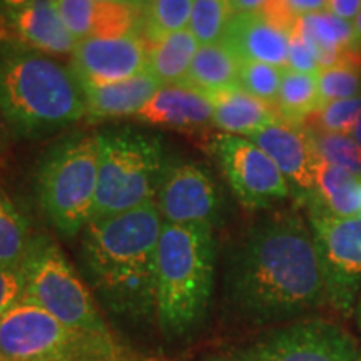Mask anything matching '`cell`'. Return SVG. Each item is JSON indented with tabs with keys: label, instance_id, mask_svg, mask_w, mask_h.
<instances>
[{
	"label": "cell",
	"instance_id": "11",
	"mask_svg": "<svg viewBox=\"0 0 361 361\" xmlns=\"http://www.w3.org/2000/svg\"><path fill=\"white\" fill-rule=\"evenodd\" d=\"M213 152L233 194L247 209H269L291 196L281 171L251 139L219 134Z\"/></svg>",
	"mask_w": 361,
	"mask_h": 361
},
{
	"label": "cell",
	"instance_id": "18",
	"mask_svg": "<svg viewBox=\"0 0 361 361\" xmlns=\"http://www.w3.org/2000/svg\"><path fill=\"white\" fill-rule=\"evenodd\" d=\"M4 24L13 34L11 39L47 56L72 54L78 42L62 22L54 0H32L17 11L6 12Z\"/></svg>",
	"mask_w": 361,
	"mask_h": 361
},
{
	"label": "cell",
	"instance_id": "28",
	"mask_svg": "<svg viewBox=\"0 0 361 361\" xmlns=\"http://www.w3.org/2000/svg\"><path fill=\"white\" fill-rule=\"evenodd\" d=\"M231 17L229 0H194L188 29L200 45L216 44L223 40Z\"/></svg>",
	"mask_w": 361,
	"mask_h": 361
},
{
	"label": "cell",
	"instance_id": "8",
	"mask_svg": "<svg viewBox=\"0 0 361 361\" xmlns=\"http://www.w3.org/2000/svg\"><path fill=\"white\" fill-rule=\"evenodd\" d=\"M22 271L24 300L32 301L67 326L112 335L92 290L75 273L54 239L32 238Z\"/></svg>",
	"mask_w": 361,
	"mask_h": 361
},
{
	"label": "cell",
	"instance_id": "44",
	"mask_svg": "<svg viewBox=\"0 0 361 361\" xmlns=\"http://www.w3.org/2000/svg\"><path fill=\"white\" fill-rule=\"evenodd\" d=\"M101 2H124V0H101Z\"/></svg>",
	"mask_w": 361,
	"mask_h": 361
},
{
	"label": "cell",
	"instance_id": "40",
	"mask_svg": "<svg viewBox=\"0 0 361 361\" xmlns=\"http://www.w3.org/2000/svg\"><path fill=\"white\" fill-rule=\"evenodd\" d=\"M355 316H356V323H358V326L361 328V293L358 298V303H356V308H355Z\"/></svg>",
	"mask_w": 361,
	"mask_h": 361
},
{
	"label": "cell",
	"instance_id": "22",
	"mask_svg": "<svg viewBox=\"0 0 361 361\" xmlns=\"http://www.w3.org/2000/svg\"><path fill=\"white\" fill-rule=\"evenodd\" d=\"M241 61L224 42L200 45L184 82L207 96L239 85Z\"/></svg>",
	"mask_w": 361,
	"mask_h": 361
},
{
	"label": "cell",
	"instance_id": "9",
	"mask_svg": "<svg viewBox=\"0 0 361 361\" xmlns=\"http://www.w3.org/2000/svg\"><path fill=\"white\" fill-rule=\"evenodd\" d=\"M326 291L338 314H355L361 293V216L340 218L316 206L306 207Z\"/></svg>",
	"mask_w": 361,
	"mask_h": 361
},
{
	"label": "cell",
	"instance_id": "24",
	"mask_svg": "<svg viewBox=\"0 0 361 361\" xmlns=\"http://www.w3.org/2000/svg\"><path fill=\"white\" fill-rule=\"evenodd\" d=\"M276 107L279 119L303 126L305 121L319 107V90L316 74L284 69Z\"/></svg>",
	"mask_w": 361,
	"mask_h": 361
},
{
	"label": "cell",
	"instance_id": "41",
	"mask_svg": "<svg viewBox=\"0 0 361 361\" xmlns=\"http://www.w3.org/2000/svg\"><path fill=\"white\" fill-rule=\"evenodd\" d=\"M353 25H355V30H356V34H358V39H360V42H361V11H360L358 16H356Z\"/></svg>",
	"mask_w": 361,
	"mask_h": 361
},
{
	"label": "cell",
	"instance_id": "35",
	"mask_svg": "<svg viewBox=\"0 0 361 361\" xmlns=\"http://www.w3.org/2000/svg\"><path fill=\"white\" fill-rule=\"evenodd\" d=\"M326 11L335 13L340 19L355 22L361 11V0H328Z\"/></svg>",
	"mask_w": 361,
	"mask_h": 361
},
{
	"label": "cell",
	"instance_id": "7",
	"mask_svg": "<svg viewBox=\"0 0 361 361\" xmlns=\"http://www.w3.org/2000/svg\"><path fill=\"white\" fill-rule=\"evenodd\" d=\"M0 361H134L112 335L71 328L32 301L0 316Z\"/></svg>",
	"mask_w": 361,
	"mask_h": 361
},
{
	"label": "cell",
	"instance_id": "45",
	"mask_svg": "<svg viewBox=\"0 0 361 361\" xmlns=\"http://www.w3.org/2000/svg\"><path fill=\"white\" fill-rule=\"evenodd\" d=\"M360 361H361V355H360Z\"/></svg>",
	"mask_w": 361,
	"mask_h": 361
},
{
	"label": "cell",
	"instance_id": "16",
	"mask_svg": "<svg viewBox=\"0 0 361 361\" xmlns=\"http://www.w3.org/2000/svg\"><path fill=\"white\" fill-rule=\"evenodd\" d=\"M54 6L75 40L141 34V8L130 4L54 0Z\"/></svg>",
	"mask_w": 361,
	"mask_h": 361
},
{
	"label": "cell",
	"instance_id": "21",
	"mask_svg": "<svg viewBox=\"0 0 361 361\" xmlns=\"http://www.w3.org/2000/svg\"><path fill=\"white\" fill-rule=\"evenodd\" d=\"M310 206H316L340 218L361 216V179L319 159L313 200L306 207Z\"/></svg>",
	"mask_w": 361,
	"mask_h": 361
},
{
	"label": "cell",
	"instance_id": "37",
	"mask_svg": "<svg viewBox=\"0 0 361 361\" xmlns=\"http://www.w3.org/2000/svg\"><path fill=\"white\" fill-rule=\"evenodd\" d=\"M12 134L13 130L11 128V124H8L6 116H4L2 111H0V157H2L4 152L7 151Z\"/></svg>",
	"mask_w": 361,
	"mask_h": 361
},
{
	"label": "cell",
	"instance_id": "43",
	"mask_svg": "<svg viewBox=\"0 0 361 361\" xmlns=\"http://www.w3.org/2000/svg\"><path fill=\"white\" fill-rule=\"evenodd\" d=\"M207 361H236V360H233L231 356H213V358H209Z\"/></svg>",
	"mask_w": 361,
	"mask_h": 361
},
{
	"label": "cell",
	"instance_id": "27",
	"mask_svg": "<svg viewBox=\"0 0 361 361\" xmlns=\"http://www.w3.org/2000/svg\"><path fill=\"white\" fill-rule=\"evenodd\" d=\"M316 156L323 162L336 166L361 179V146L351 134H331L308 130Z\"/></svg>",
	"mask_w": 361,
	"mask_h": 361
},
{
	"label": "cell",
	"instance_id": "1",
	"mask_svg": "<svg viewBox=\"0 0 361 361\" xmlns=\"http://www.w3.org/2000/svg\"><path fill=\"white\" fill-rule=\"evenodd\" d=\"M224 300L251 326L286 324L328 305L310 223L298 209L263 216L229 250Z\"/></svg>",
	"mask_w": 361,
	"mask_h": 361
},
{
	"label": "cell",
	"instance_id": "38",
	"mask_svg": "<svg viewBox=\"0 0 361 361\" xmlns=\"http://www.w3.org/2000/svg\"><path fill=\"white\" fill-rule=\"evenodd\" d=\"M32 0H0V11L4 12H12L17 11V8L27 6Z\"/></svg>",
	"mask_w": 361,
	"mask_h": 361
},
{
	"label": "cell",
	"instance_id": "33",
	"mask_svg": "<svg viewBox=\"0 0 361 361\" xmlns=\"http://www.w3.org/2000/svg\"><path fill=\"white\" fill-rule=\"evenodd\" d=\"M25 276L20 268L0 266V316L24 300Z\"/></svg>",
	"mask_w": 361,
	"mask_h": 361
},
{
	"label": "cell",
	"instance_id": "23",
	"mask_svg": "<svg viewBox=\"0 0 361 361\" xmlns=\"http://www.w3.org/2000/svg\"><path fill=\"white\" fill-rule=\"evenodd\" d=\"M147 45V72H151L162 84H178L186 80L192 59L200 49V42L189 29L179 30Z\"/></svg>",
	"mask_w": 361,
	"mask_h": 361
},
{
	"label": "cell",
	"instance_id": "25",
	"mask_svg": "<svg viewBox=\"0 0 361 361\" xmlns=\"http://www.w3.org/2000/svg\"><path fill=\"white\" fill-rule=\"evenodd\" d=\"M194 0H149L141 8V34L147 44L186 30Z\"/></svg>",
	"mask_w": 361,
	"mask_h": 361
},
{
	"label": "cell",
	"instance_id": "13",
	"mask_svg": "<svg viewBox=\"0 0 361 361\" xmlns=\"http://www.w3.org/2000/svg\"><path fill=\"white\" fill-rule=\"evenodd\" d=\"M71 69L79 82L111 84L147 72L149 45L142 35L87 37L75 42Z\"/></svg>",
	"mask_w": 361,
	"mask_h": 361
},
{
	"label": "cell",
	"instance_id": "42",
	"mask_svg": "<svg viewBox=\"0 0 361 361\" xmlns=\"http://www.w3.org/2000/svg\"><path fill=\"white\" fill-rule=\"evenodd\" d=\"M126 4H130V6L137 7V8H142L146 4L149 2V0H124Z\"/></svg>",
	"mask_w": 361,
	"mask_h": 361
},
{
	"label": "cell",
	"instance_id": "31",
	"mask_svg": "<svg viewBox=\"0 0 361 361\" xmlns=\"http://www.w3.org/2000/svg\"><path fill=\"white\" fill-rule=\"evenodd\" d=\"M284 69L264 62H241L239 69V87L261 101L274 106L281 87Z\"/></svg>",
	"mask_w": 361,
	"mask_h": 361
},
{
	"label": "cell",
	"instance_id": "14",
	"mask_svg": "<svg viewBox=\"0 0 361 361\" xmlns=\"http://www.w3.org/2000/svg\"><path fill=\"white\" fill-rule=\"evenodd\" d=\"M247 139L258 144L274 161L290 186L293 200L300 206H308L314 194L319 157L316 156L303 126L279 119L251 134Z\"/></svg>",
	"mask_w": 361,
	"mask_h": 361
},
{
	"label": "cell",
	"instance_id": "36",
	"mask_svg": "<svg viewBox=\"0 0 361 361\" xmlns=\"http://www.w3.org/2000/svg\"><path fill=\"white\" fill-rule=\"evenodd\" d=\"M271 0H229L233 13H252L261 12Z\"/></svg>",
	"mask_w": 361,
	"mask_h": 361
},
{
	"label": "cell",
	"instance_id": "17",
	"mask_svg": "<svg viewBox=\"0 0 361 361\" xmlns=\"http://www.w3.org/2000/svg\"><path fill=\"white\" fill-rule=\"evenodd\" d=\"M214 104L207 94L186 82L164 84L134 117L159 128L196 130L213 124Z\"/></svg>",
	"mask_w": 361,
	"mask_h": 361
},
{
	"label": "cell",
	"instance_id": "12",
	"mask_svg": "<svg viewBox=\"0 0 361 361\" xmlns=\"http://www.w3.org/2000/svg\"><path fill=\"white\" fill-rule=\"evenodd\" d=\"M162 223L214 228L223 201L213 176L197 162H171L156 197Z\"/></svg>",
	"mask_w": 361,
	"mask_h": 361
},
{
	"label": "cell",
	"instance_id": "34",
	"mask_svg": "<svg viewBox=\"0 0 361 361\" xmlns=\"http://www.w3.org/2000/svg\"><path fill=\"white\" fill-rule=\"evenodd\" d=\"M283 2L296 19L310 13L324 12L328 8V0H283Z\"/></svg>",
	"mask_w": 361,
	"mask_h": 361
},
{
	"label": "cell",
	"instance_id": "29",
	"mask_svg": "<svg viewBox=\"0 0 361 361\" xmlns=\"http://www.w3.org/2000/svg\"><path fill=\"white\" fill-rule=\"evenodd\" d=\"M361 119V94L350 99H340L323 104L305 121L308 130L331 134H351Z\"/></svg>",
	"mask_w": 361,
	"mask_h": 361
},
{
	"label": "cell",
	"instance_id": "30",
	"mask_svg": "<svg viewBox=\"0 0 361 361\" xmlns=\"http://www.w3.org/2000/svg\"><path fill=\"white\" fill-rule=\"evenodd\" d=\"M316 78H318L319 106L361 94V66H333L319 71Z\"/></svg>",
	"mask_w": 361,
	"mask_h": 361
},
{
	"label": "cell",
	"instance_id": "32",
	"mask_svg": "<svg viewBox=\"0 0 361 361\" xmlns=\"http://www.w3.org/2000/svg\"><path fill=\"white\" fill-rule=\"evenodd\" d=\"M286 69L296 72H306V74H318L319 61L318 52L313 44L308 42L300 34L291 30L290 34V49H288V67Z\"/></svg>",
	"mask_w": 361,
	"mask_h": 361
},
{
	"label": "cell",
	"instance_id": "15",
	"mask_svg": "<svg viewBox=\"0 0 361 361\" xmlns=\"http://www.w3.org/2000/svg\"><path fill=\"white\" fill-rule=\"evenodd\" d=\"M290 34L263 12L233 13L221 42L228 45L241 62H264L286 69Z\"/></svg>",
	"mask_w": 361,
	"mask_h": 361
},
{
	"label": "cell",
	"instance_id": "2",
	"mask_svg": "<svg viewBox=\"0 0 361 361\" xmlns=\"http://www.w3.org/2000/svg\"><path fill=\"white\" fill-rule=\"evenodd\" d=\"M161 229L156 201L85 226L80 269L96 300L112 314L133 322L156 314V250Z\"/></svg>",
	"mask_w": 361,
	"mask_h": 361
},
{
	"label": "cell",
	"instance_id": "4",
	"mask_svg": "<svg viewBox=\"0 0 361 361\" xmlns=\"http://www.w3.org/2000/svg\"><path fill=\"white\" fill-rule=\"evenodd\" d=\"M216 278L214 228L162 223L156 250V318L169 340L204 323Z\"/></svg>",
	"mask_w": 361,
	"mask_h": 361
},
{
	"label": "cell",
	"instance_id": "6",
	"mask_svg": "<svg viewBox=\"0 0 361 361\" xmlns=\"http://www.w3.org/2000/svg\"><path fill=\"white\" fill-rule=\"evenodd\" d=\"M96 134L78 133L47 149L35 174V196L62 238L82 234L92 219L97 194Z\"/></svg>",
	"mask_w": 361,
	"mask_h": 361
},
{
	"label": "cell",
	"instance_id": "10",
	"mask_svg": "<svg viewBox=\"0 0 361 361\" xmlns=\"http://www.w3.org/2000/svg\"><path fill=\"white\" fill-rule=\"evenodd\" d=\"M236 361H360L356 343L345 328L328 319H296L269 329L245 348Z\"/></svg>",
	"mask_w": 361,
	"mask_h": 361
},
{
	"label": "cell",
	"instance_id": "39",
	"mask_svg": "<svg viewBox=\"0 0 361 361\" xmlns=\"http://www.w3.org/2000/svg\"><path fill=\"white\" fill-rule=\"evenodd\" d=\"M351 135H353L355 141L361 146V119L358 121V124H356V128L353 129V133H351Z\"/></svg>",
	"mask_w": 361,
	"mask_h": 361
},
{
	"label": "cell",
	"instance_id": "5",
	"mask_svg": "<svg viewBox=\"0 0 361 361\" xmlns=\"http://www.w3.org/2000/svg\"><path fill=\"white\" fill-rule=\"evenodd\" d=\"M96 141L97 194L90 221L156 201L171 164L159 135L117 126L99 130Z\"/></svg>",
	"mask_w": 361,
	"mask_h": 361
},
{
	"label": "cell",
	"instance_id": "3",
	"mask_svg": "<svg viewBox=\"0 0 361 361\" xmlns=\"http://www.w3.org/2000/svg\"><path fill=\"white\" fill-rule=\"evenodd\" d=\"M0 111L17 137L40 139L82 121L85 101L71 67L29 45L2 37Z\"/></svg>",
	"mask_w": 361,
	"mask_h": 361
},
{
	"label": "cell",
	"instance_id": "20",
	"mask_svg": "<svg viewBox=\"0 0 361 361\" xmlns=\"http://www.w3.org/2000/svg\"><path fill=\"white\" fill-rule=\"evenodd\" d=\"M214 104L213 126L223 134L250 137L266 126L279 121L276 107L247 94L239 85L211 96Z\"/></svg>",
	"mask_w": 361,
	"mask_h": 361
},
{
	"label": "cell",
	"instance_id": "19",
	"mask_svg": "<svg viewBox=\"0 0 361 361\" xmlns=\"http://www.w3.org/2000/svg\"><path fill=\"white\" fill-rule=\"evenodd\" d=\"M79 84L85 101V117L92 123L135 116L164 85L151 72L111 84Z\"/></svg>",
	"mask_w": 361,
	"mask_h": 361
},
{
	"label": "cell",
	"instance_id": "26",
	"mask_svg": "<svg viewBox=\"0 0 361 361\" xmlns=\"http://www.w3.org/2000/svg\"><path fill=\"white\" fill-rule=\"evenodd\" d=\"M29 224L16 204L0 192V266L20 268L29 251Z\"/></svg>",
	"mask_w": 361,
	"mask_h": 361
}]
</instances>
